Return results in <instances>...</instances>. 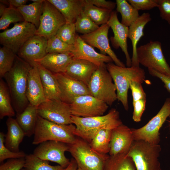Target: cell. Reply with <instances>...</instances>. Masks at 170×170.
Wrapping results in <instances>:
<instances>
[{"mask_svg":"<svg viewBox=\"0 0 170 170\" xmlns=\"http://www.w3.org/2000/svg\"><path fill=\"white\" fill-rule=\"evenodd\" d=\"M69 150V144L49 140L39 144L34 149L33 154L42 160L55 162L65 168L70 162L65 155V152Z\"/></svg>","mask_w":170,"mask_h":170,"instance_id":"cell-13","label":"cell"},{"mask_svg":"<svg viewBox=\"0 0 170 170\" xmlns=\"http://www.w3.org/2000/svg\"><path fill=\"white\" fill-rule=\"evenodd\" d=\"M25 158L9 159L0 166V170H21L24 167Z\"/></svg>","mask_w":170,"mask_h":170,"instance_id":"cell-43","label":"cell"},{"mask_svg":"<svg viewBox=\"0 0 170 170\" xmlns=\"http://www.w3.org/2000/svg\"><path fill=\"white\" fill-rule=\"evenodd\" d=\"M98 67L86 60L74 59L68 65L65 73L88 86Z\"/></svg>","mask_w":170,"mask_h":170,"instance_id":"cell-22","label":"cell"},{"mask_svg":"<svg viewBox=\"0 0 170 170\" xmlns=\"http://www.w3.org/2000/svg\"><path fill=\"white\" fill-rule=\"evenodd\" d=\"M27 0H8L9 6L18 8L26 4Z\"/></svg>","mask_w":170,"mask_h":170,"instance_id":"cell-49","label":"cell"},{"mask_svg":"<svg viewBox=\"0 0 170 170\" xmlns=\"http://www.w3.org/2000/svg\"><path fill=\"white\" fill-rule=\"evenodd\" d=\"M110 28L107 23L105 24L101 25L93 32L80 36L87 43L99 49L101 54L104 55L107 54L115 65L121 67H125V64L117 58L110 45L108 38Z\"/></svg>","mask_w":170,"mask_h":170,"instance_id":"cell-16","label":"cell"},{"mask_svg":"<svg viewBox=\"0 0 170 170\" xmlns=\"http://www.w3.org/2000/svg\"><path fill=\"white\" fill-rule=\"evenodd\" d=\"M21 170H26L24 168H22Z\"/></svg>","mask_w":170,"mask_h":170,"instance_id":"cell-54","label":"cell"},{"mask_svg":"<svg viewBox=\"0 0 170 170\" xmlns=\"http://www.w3.org/2000/svg\"><path fill=\"white\" fill-rule=\"evenodd\" d=\"M32 67L16 54L12 68L4 77L17 114L21 113L29 104L26 90L28 75Z\"/></svg>","mask_w":170,"mask_h":170,"instance_id":"cell-1","label":"cell"},{"mask_svg":"<svg viewBox=\"0 0 170 170\" xmlns=\"http://www.w3.org/2000/svg\"><path fill=\"white\" fill-rule=\"evenodd\" d=\"M66 23L60 12L48 0H44L40 24L36 35L48 40L55 36L59 29Z\"/></svg>","mask_w":170,"mask_h":170,"instance_id":"cell-11","label":"cell"},{"mask_svg":"<svg viewBox=\"0 0 170 170\" xmlns=\"http://www.w3.org/2000/svg\"><path fill=\"white\" fill-rule=\"evenodd\" d=\"M76 170H82L81 169V168H80V167H78V168Z\"/></svg>","mask_w":170,"mask_h":170,"instance_id":"cell-53","label":"cell"},{"mask_svg":"<svg viewBox=\"0 0 170 170\" xmlns=\"http://www.w3.org/2000/svg\"><path fill=\"white\" fill-rule=\"evenodd\" d=\"M43 2L34 3L17 8L22 14L24 21L38 28L42 14Z\"/></svg>","mask_w":170,"mask_h":170,"instance_id":"cell-30","label":"cell"},{"mask_svg":"<svg viewBox=\"0 0 170 170\" xmlns=\"http://www.w3.org/2000/svg\"><path fill=\"white\" fill-rule=\"evenodd\" d=\"M76 32L75 23L66 22L59 29L55 36L65 43L74 45Z\"/></svg>","mask_w":170,"mask_h":170,"instance_id":"cell-40","label":"cell"},{"mask_svg":"<svg viewBox=\"0 0 170 170\" xmlns=\"http://www.w3.org/2000/svg\"><path fill=\"white\" fill-rule=\"evenodd\" d=\"M38 116L58 124H73L70 105L60 99L48 100L37 107Z\"/></svg>","mask_w":170,"mask_h":170,"instance_id":"cell-12","label":"cell"},{"mask_svg":"<svg viewBox=\"0 0 170 170\" xmlns=\"http://www.w3.org/2000/svg\"><path fill=\"white\" fill-rule=\"evenodd\" d=\"M7 7L5 4L0 3V16L1 17L4 13Z\"/></svg>","mask_w":170,"mask_h":170,"instance_id":"cell-51","label":"cell"},{"mask_svg":"<svg viewBox=\"0 0 170 170\" xmlns=\"http://www.w3.org/2000/svg\"><path fill=\"white\" fill-rule=\"evenodd\" d=\"M26 170H65L60 165L52 166L48 161L42 160L33 154L26 155L24 167Z\"/></svg>","mask_w":170,"mask_h":170,"instance_id":"cell-35","label":"cell"},{"mask_svg":"<svg viewBox=\"0 0 170 170\" xmlns=\"http://www.w3.org/2000/svg\"><path fill=\"white\" fill-rule=\"evenodd\" d=\"M84 1L83 12L93 21L99 26L107 23L112 10L98 7Z\"/></svg>","mask_w":170,"mask_h":170,"instance_id":"cell-33","label":"cell"},{"mask_svg":"<svg viewBox=\"0 0 170 170\" xmlns=\"http://www.w3.org/2000/svg\"><path fill=\"white\" fill-rule=\"evenodd\" d=\"M36 27L25 21L14 24L11 28L0 33V43L16 54L23 45L36 35Z\"/></svg>","mask_w":170,"mask_h":170,"instance_id":"cell-10","label":"cell"},{"mask_svg":"<svg viewBox=\"0 0 170 170\" xmlns=\"http://www.w3.org/2000/svg\"><path fill=\"white\" fill-rule=\"evenodd\" d=\"M69 105L72 115L83 117L102 116L108 108L106 104L90 95L78 97Z\"/></svg>","mask_w":170,"mask_h":170,"instance_id":"cell-14","label":"cell"},{"mask_svg":"<svg viewBox=\"0 0 170 170\" xmlns=\"http://www.w3.org/2000/svg\"><path fill=\"white\" fill-rule=\"evenodd\" d=\"M16 54L11 50L4 47L0 48V76L5 75L12 68Z\"/></svg>","mask_w":170,"mask_h":170,"instance_id":"cell-37","label":"cell"},{"mask_svg":"<svg viewBox=\"0 0 170 170\" xmlns=\"http://www.w3.org/2000/svg\"><path fill=\"white\" fill-rule=\"evenodd\" d=\"M148 70L150 75L159 78L163 82L165 87L170 93V76L163 75L153 69Z\"/></svg>","mask_w":170,"mask_h":170,"instance_id":"cell-48","label":"cell"},{"mask_svg":"<svg viewBox=\"0 0 170 170\" xmlns=\"http://www.w3.org/2000/svg\"><path fill=\"white\" fill-rule=\"evenodd\" d=\"M61 13L66 22L75 23L83 11L84 0H48Z\"/></svg>","mask_w":170,"mask_h":170,"instance_id":"cell-25","label":"cell"},{"mask_svg":"<svg viewBox=\"0 0 170 170\" xmlns=\"http://www.w3.org/2000/svg\"><path fill=\"white\" fill-rule=\"evenodd\" d=\"M7 132L5 135V145L10 150L19 152V145L25 136L15 119L9 117L6 122Z\"/></svg>","mask_w":170,"mask_h":170,"instance_id":"cell-27","label":"cell"},{"mask_svg":"<svg viewBox=\"0 0 170 170\" xmlns=\"http://www.w3.org/2000/svg\"><path fill=\"white\" fill-rule=\"evenodd\" d=\"M24 21L22 14L17 8L9 6L6 8L0 17V30H5L12 23L15 24Z\"/></svg>","mask_w":170,"mask_h":170,"instance_id":"cell-36","label":"cell"},{"mask_svg":"<svg viewBox=\"0 0 170 170\" xmlns=\"http://www.w3.org/2000/svg\"><path fill=\"white\" fill-rule=\"evenodd\" d=\"M72 54L74 59H81L90 61L98 66L106 65L105 63L113 61L109 56L99 53L92 47L85 42L80 36L76 35Z\"/></svg>","mask_w":170,"mask_h":170,"instance_id":"cell-20","label":"cell"},{"mask_svg":"<svg viewBox=\"0 0 170 170\" xmlns=\"http://www.w3.org/2000/svg\"><path fill=\"white\" fill-rule=\"evenodd\" d=\"M88 3L94 5L98 7L106 8L113 11L116 6V3L105 0H85Z\"/></svg>","mask_w":170,"mask_h":170,"instance_id":"cell-47","label":"cell"},{"mask_svg":"<svg viewBox=\"0 0 170 170\" xmlns=\"http://www.w3.org/2000/svg\"><path fill=\"white\" fill-rule=\"evenodd\" d=\"M74 59L72 53H47L37 63L53 73H65L67 67Z\"/></svg>","mask_w":170,"mask_h":170,"instance_id":"cell-23","label":"cell"},{"mask_svg":"<svg viewBox=\"0 0 170 170\" xmlns=\"http://www.w3.org/2000/svg\"><path fill=\"white\" fill-rule=\"evenodd\" d=\"M106 67L115 86L117 99L128 110L129 108L128 91L130 83L132 81L142 83L145 80L144 71L139 66L122 67L111 62L106 64Z\"/></svg>","mask_w":170,"mask_h":170,"instance_id":"cell-3","label":"cell"},{"mask_svg":"<svg viewBox=\"0 0 170 170\" xmlns=\"http://www.w3.org/2000/svg\"><path fill=\"white\" fill-rule=\"evenodd\" d=\"M127 1L138 10H149L158 6V0H128Z\"/></svg>","mask_w":170,"mask_h":170,"instance_id":"cell-42","label":"cell"},{"mask_svg":"<svg viewBox=\"0 0 170 170\" xmlns=\"http://www.w3.org/2000/svg\"><path fill=\"white\" fill-rule=\"evenodd\" d=\"M161 150L159 144L134 140L127 155L132 159L137 170H162L159 160Z\"/></svg>","mask_w":170,"mask_h":170,"instance_id":"cell-5","label":"cell"},{"mask_svg":"<svg viewBox=\"0 0 170 170\" xmlns=\"http://www.w3.org/2000/svg\"><path fill=\"white\" fill-rule=\"evenodd\" d=\"M170 115V98H168L158 113L146 125L139 128L131 129L134 140H143L151 144H159L160 129Z\"/></svg>","mask_w":170,"mask_h":170,"instance_id":"cell-9","label":"cell"},{"mask_svg":"<svg viewBox=\"0 0 170 170\" xmlns=\"http://www.w3.org/2000/svg\"><path fill=\"white\" fill-rule=\"evenodd\" d=\"M75 128L76 126L72 124H58L38 116L32 143L39 144L44 142L53 140L72 144L76 138L74 134Z\"/></svg>","mask_w":170,"mask_h":170,"instance_id":"cell-4","label":"cell"},{"mask_svg":"<svg viewBox=\"0 0 170 170\" xmlns=\"http://www.w3.org/2000/svg\"><path fill=\"white\" fill-rule=\"evenodd\" d=\"M47 42L45 38L35 35L26 42L16 54L32 66L35 60L42 58L47 54Z\"/></svg>","mask_w":170,"mask_h":170,"instance_id":"cell-17","label":"cell"},{"mask_svg":"<svg viewBox=\"0 0 170 170\" xmlns=\"http://www.w3.org/2000/svg\"><path fill=\"white\" fill-rule=\"evenodd\" d=\"M75 24L76 31L82 35L93 32L99 27L83 11L78 17Z\"/></svg>","mask_w":170,"mask_h":170,"instance_id":"cell-38","label":"cell"},{"mask_svg":"<svg viewBox=\"0 0 170 170\" xmlns=\"http://www.w3.org/2000/svg\"><path fill=\"white\" fill-rule=\"evenodd\" d=\"M151 20L150 14L144 13L139 15L129 27L128 38L131 41L133 48L131 66H139L137 58V44L144 36V29L145 26Z\"/></svg>","mask_w":170,"mask_h":170,"instance_id":"cell-24","label":"cell"},{"mask_svg":"<svg viewBox=\"0 0 170 170\" xmlns=\"http://www.w3.org/2000/svg\"><path fill=\"white\" fill-rule=\"evenodd\" d=\"M69 144V152L76 162L78 167L82 170H103L105 161L109 156L94 151L89 144L79 138Z\"/></svg>","mask_w":170,"mask_h":170,"instance_id":"cell-6","label":"cell"},{"mask_svg":"<svg viewBox=\"0 0 170 170\" xmlns=\"http://www.w3.org/2000/svg\"><path fill=\"white\" fill-rule=\"evenodd\" d=\"M78 168V166L75 160L71 158L70 160V162L69 166L65 170H76Z\"/></svg>","mask_w":170,"mask_h":170,"instance_id":"cell-50","label":"cell"},{"mask_svg":"<svg viewBox=\"0 0 170 170\" xmlns=\"http://www.w3.org/2000/svg\"><path fill=\"white\" fill-rule=\"evenodd\" d=\"M137 54L139 64L148 69L170 76V67L163 55L160 42L151 41L137 48Z\"/></svg>","mask_w":170,"mask_h":170,"instance_id":"cell-8","label":"cell"},{"mask_svg":"<svg viewBox=\"0 0 170 170\" xmlns=\"http://www.w3.org/2000/svg\"><path fill=\"white\" fill-rule=\"evenodd\" d=\"M142 83L132 81L130 84L133 98V103L140 99H146V95L142 86Z\"/></svg>","mask_w":170,"mask_h":170,"instance_id":"cell-44","label":"cell"},{"mask_svg":"<svg viewBox=\"0 0 170 170\" xmlns=\"http://www.w3.org/2000/svg\"><path fill=\"white\" fill-rule=\"evenodd\" d=\"M158 4L160 17L170 26V0H158Z\"/></svg>","mask_w":170,"mask_h":170,"instance_id":"cell-46","label":"cell"},{"mask_svg":"<svg viewBox=\"0 0 170 170\" xmlns=\"http://www.w3.org/2000/svg\"><path fill=\"white\" fill-rule=\"evenodd\" d=\"M26 96L29 103L37 106L47 100L38 69L35 63L28 74Z\"/></svg>","mask_w":170,"mask_h":170,"instance_id":"cell-21","label":"cell"},{"mask_svg":"<svg viewBox=\"0 0 170 170\" xmlns=\"http://www.w3.org/2000/svg\"><path fill=\"white\" fill-rule=\"evenodd\" d=\"M11 98L7 85L2 79L0 81V118L12 117L15 113L11 104Z\"/></svg>","mask_w":170,"mask_h":170,"instance_id":"cell-34","label":"cell"},{"mask_svg":"<svg viewBox=\"0 0 170 170\" xmlns=\"http://www.w3.org/2000/svg\"><path fill=\"white\" fill-rule=\"evenodd\" d=\"M146 99H144L138 100L133 103V111L132 118L136 122H140L142 114L145 110Z\"/></svg>","mask_w":170,"mask_h":170,"instance_id":"cell-45","label":"cell"},{"mask_svg":"<svg viewBox=\"0 0 170 170\" xmlns=\"http://www.w3.org/2000/svg\"><path fill=\"white\" fill-rule=\"evenodd\" d=\"M5 135L3 133H0V162L8 159L25 158L26 155L24 152H13L6 147L4 144Z\"/></svg>","mask_w":170,"mask_h":170,"instance_id":"cell-41","label":"cell"},{"mask_svg":"<svg viewBox=\"0 0 170 170\" xmlns=\"http://www.w3.org/2000/svg\"><path fill=\"white\" fill-rule=\"evenodd\" d=\"M37 107L29 103L21 113L16 114L15 119L25 136L30 137L34 134L38 116Z\"/></svg>","mask_w":170,"mask_h":170,"instance_id":"cell-28","label":"cell"},{"mask_svg":"<svg viewBox=\"0 0 170 170\" xmlns=\"http://www.w3.org/2000/svg\"><path fill=\"white\" fill-rule=\"evenodd\" d=\"M112 130L102 129L99 131L89 143L92 149L102 155L109 153Z\"/></svg>","mask_w":170,"mask_h":170,"instance_id":"cell-31","label":"cell"},{"mask_svg":"<svg viewBox=\"0 0 170 170\" xmlns=\"http://www.w3.org/2000/svg\"><path fill=\"white\" fill-rule=\"evenodd\" d=\"M131 129L123 124L112 130L109 155L127 153L134 141Z\"/></svg>","mask_w":170,"mask_h":170,"instance_id":"cell-19","label":"cell"},{"mask_svg":"<svg viewBox=\"0 0 170 170\" xmlns=\"http://www.w3.org/2000/svg\"><path fill=\"white\" fill-rule=\"evenodd\" d=\"M74 50V45L65 43L56 36L48 40L47 53H72Z\"/></svg>","mask_w":170,"mask_h":170,"instance_id":"cell-39","label":"cell"},{"mask_svg":"<svg viewBox=\"0 0 170 170\" xmlns=\"http://www.w3.org/2000/svg\"><path fill=\"white\" fill-rule=\"evenodd\" d=\"M116 10L113 11L107 24L113 32L114 37L110 39L113 47L117 49L120 48L124 53L126 58L127 67L132 66V60L128 50L127 39L128 37L129 28L122 24L118 20Z\"/></svg>","mask_w":170,"mask_h":170,"instance_id":"cell-18","label":"cell"},{"mask_svg":"<svg viewBox=\"0 0 170 170\" xmlns=\"http://www.w3.org/2000/svg\"><path fill=\"white\" fill-rule=\"evenodd\" d=\"M35 63L38 69L47 100L60 99V92L54 73L39 64Z\"/></svg>","mask_w":170,"mask_h":170,"instance_id":"cell-26","label":"cell"},{"mask_svg":"<svg viewBox=\"0 0 170 170\" xmlns=\"http://www.w3.org/2000/svg\"><path fill=\"white\" fill-rule=\"evenodd\" d=\"M91 95L111 106L117 99L116 88L106 65L98 66L88 86Z\"/></svg>","mask_w":170,"mask_h":170,"instance_id":"cell-7","label":"cell"},{"mask_svg":"<svg viewBox=\"0 0 170 170\" xmlns=\"http://www.w3.org/2000/svg\"><path fill=\"white\" fill-rule=\"evenodd\" d=\"M71 120L76 126L74 135L88 143L100 130H112L122 124L119 112L114 108L105 115L87 117L71 115Z\"/></svg>","mask_w":170,"mask_h":170,"instance_id":"cell-2","label":"cell"},{"mask_svg":"<svg viewBox=\"0 0 170 170\" xmlns=\"http://www.w3.org/2000/svg\"><path fill=\"white\" fill-rule=\"evenodd\" d=\"M127 154L109 155L105 161L103 170H137L132 159Z\"/></svg>","mask_w":170,"mask_h":170,"instance_id":"cell-29","label":"cell"},{"mask_svg":"<svg viewBox=\"0 0 170 170\" xmlns=\"http://www.w3.org/2000/svg\"><path fill=\"white\" fill-rule=\"evenodd\" d=\"M116 11L122 16L121 23L129 27L139 17V11L126 0H116Z\"/></svg>","mask_w":170,"mask_h":170,"instance_id":"cell-32","label":"cell"},{"mask_svg":"<svg viewBox=\"0 0 170 170\" xmlns=\"http://www.w3.org/2000/svg\"><path fill=\"white\" fill-rule=\"evenodd\" d=\"M60 92V100L70 105L80 96L91 95L87 86L65 73H54Z\"/></svg>","mask_w":170,"mask_h":170,"instance_id":"cell-15","label":"cell"},{"mask_svg":"<svg viewBox=\"0 0 170 170\" xmlns=\"http://www.w3.org/2000/svg\"><path fill=\"white\" fill-rule=\"evenodd\" d=\"M34 3H40L43 2L44 0H30Z\"/></svg>","mask_w":170,"mask_h":170,"instance_id":"cell-52","label":"cell"}]
</instances>
